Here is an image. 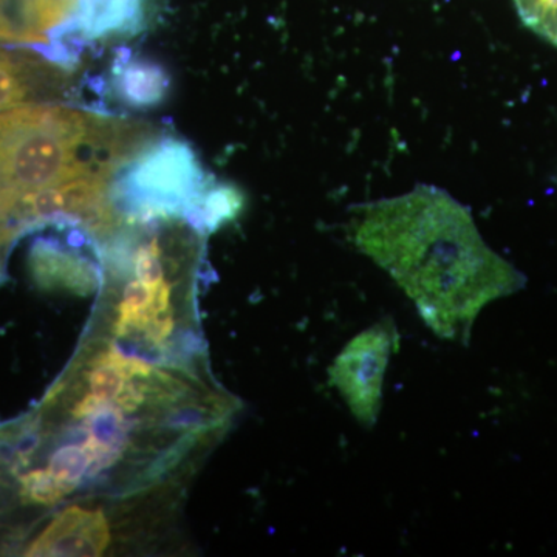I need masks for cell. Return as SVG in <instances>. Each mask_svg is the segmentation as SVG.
<instances>
[{"instance_id": "6da1fadb", "label": "cell", "mask_w": 557, "mask_h": 557, "mask_svg": "<svg viewBox=\"0 0 557 557\" xmlns=\"http://www.w3.org/2000/svg\"><path fill=\"white\" fill-rule=\"evenodd\" d=\"M359 251L386 270L440 338L467 343L480 311L525 277L487 247L471 212L435 186L359 208Z\"/></svg>"}, {"instance_id": "7a4b0ae2", "label": "cell", "mask_w": 557, "mask_h": 557, "mask_svg": "<svg viewBox=\"0 0 557 557\" xmlns=\"http://www.w3.org/2000/svg\"><path fill=\"white\" fill-rule=\"evenodd\" d=\"M156 134L146 124L70 106L0 112V218L22 194L84 175L113 178Z\"/></svg>"}, {"instance_id": "3957f363", "label": "cell", "mask_w": 557, "mask_h": 557, "mask_svg": "<svg viewBox=\"0 0 557 557\" xmlns=\"http://www.w3.org/2000/svg\"><path fill=\"white\" fill-rule=\"evenodd\" d=\"M214 180L185 139L164 137L153 139L116 172L110 196L134 218H186Z\"/></svg>"}, {"instance_id": "277c9868", "label": "cell", "mask_w": 557, "mask_h": 557, "mask_svg": "<svg viewBox=\"0 0 557 557\" xmlns=\"http://www.w3.org/2000/svg\"><path fill=\"white\" fill-rule=\"evenodd\" d=\"M397 348L398 330L391 318H384L355 336L329 370L330 383L364 428L375 426L379 420L384 375Z\"/></svg>"}, {"instance_id": "5b68a950", "label": "cell", "mask_w": 557, "mask_h": 557, "mask_svg": "<svg viewBox=\"0 0 557 557\" xmlns=\"http://www.w3.org/2000/svg\"><path fill=\"white\" fill-rule=\"evenodd\" d=\"M149 0H78L70 20L51 36L106 40L138 35L148 25Z\"/></svg>"}, {"instance_id": "8992f818", "label": "cell", "mask_w": 557, "mask_h": 557, "mask_svg": "<svg viewBox=\"0 0 557 557\" xmlns=\"http://www.w3.org/2000/svg\"><path fill=\"white\" fill-rule=\"evenodd\" d=\"M110 544V527L101 511L64 509L27 548V556H100Z\"/></svg>"}, {"instance_id": "52a82bcc", "label": "cell", "mask_w": 557, "mask_h": 557, "mask_svg": "<svg viewBox=\"0 0 557 557\" xmlns=\"http://www.w3.org/2000/svg\"><path fill=\"white\" fill-rule=\"evenodd\" d=\"M28 269L35 284L42 289L90 295L98 287V270L94 263L53 240L39 239L33 244Z\"/></svg>"}, {"instance_id": "ba28073f", "label": "cell", "mask_w": 557, "mask_h": 557, "mask_svg": "<svg viewBox=\"0 0 557 557\" xmlns=\"http://www.w3.org/2000/svg\"><path fill=\"white\" fill-rule=\"evenodd\" d=\"M172 78L160 62L150 58H132L121 51L113 62L112 87L116 98L127 108L148 110L159 108L170 97Z\"/></svg>"}, {"instance_id": "9c48e42d", "label": "cell", "mask_w": 557, "mask_h": 557, "mask_svg": "<svg viewBox=\"0 0 557 557\" xmlns=\"http://www.w3.org/2000/svg\"><path fill=\"white\" fill-rule=\"evenodd\" d=\"M46 64L0 50V112L20 108L30 100L50 76H60V72L50 73Z\"/></svg>"}, {"instance_id": "30bf717a", "label": "cell", "mask_w": 557, "mask_h": 557, "mask_svg": "<svg viewBox=\"0 0 557 557\" xmlns=\"http://www.w3.org/2000/svg\"><path fill=\"white\" fill-rule=\"evenodd\" d=\"M244 207L245 196L239 188L230 183H218L214 180L197 201L196 207L190 209L186 219L196 228L212 233L225 223L233 222Z\"/></svg>"}, {"instance_id": "8fae6325", "label": "cell", "mask_w": 557, "mask_h": 557, "mask_svg": "<svg viewBox=\"0 0 557 557\" xmlns=\"http://www.w3.org/2000/svg\"><path fill=\"white\" fill-rule=\"evenodd\" d=\"M78 0H22L25 20L35 35L47 38L44 33L53 32L70 20Z\"/></svg>"}, {"instance_id": "7c38bea8", "label": "cell", "mask_w": 557, "mask_h": 557, "mask_svg": "<svg viewBox=\"0 0 557 557\" xmlns=\"http://www.w3.org/2000/svg\"><path fill=\"white\" fill-rule=\"evenodd\" d=\"M91 468L89 454L83 445H69L58 449L50 458L49 471L58 482L73 493L81 480L86 478V472Z\"/></svg>"}, {"instance_id": "4fadbf2b", "label": "cell", "mask_w": 557, "mask_h": 557, "mask_svg": "<svg viewBox=\"0 0 557 557\" xmlns=\"http://www.w3.org/2000/svg\"><path fill=\"white\" fill-rule=\"evenodd\" d=\"M126 381V375H124L119 362L113 357V348H110L108 354L98 358L97 366L91 369L89 375L90 394L104 405H110V401H115L119 397Z\"/></svg>"}, {"instance_id": "5bb4252c", "label": "cell", "mask_w": 557, "mask_h": 557, "mask_svg": "<svg viewBox=\"0 0 557 557\" xmlns=\"http://www.w3.org/2000/svg\"><path fill=\"white\" fill-rule=\"evenodd\" d=\"M20 480L21 496L30 504L50 507L69 494L49 469H35V471L22 475Z\"/></svg>"}, {"instance_id": "9a60e30c", "label": "cell", "mask_w": 557, "mask_h": 557, "mask_svg": "<svg viewBox=\"0 0 557 557\" xmlns=\"http://www.w3.org/2000/svg\"><path fill=\"white\" fill-rule=\"evenodd\" d=\"M135 277L148 285H159L166 281V267L163 262V251L159 240L150 239L139 245L132 256Z\"/></svg>"}]
</instances>
